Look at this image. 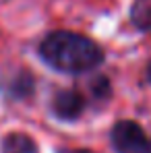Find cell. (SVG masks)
Returning a JSON list of instances; mask_svg holds the SVG:
<instances>
[{
	"label": "cell",
	"instance_id": "6da1fadb",
	"mask_svg": "<svg viewBox=\"0 0 151 153\" xmlns=\"http://www.w3.org/2000/svg\"><path fill=\"white\" fill-rule=\"evenodd\" d=\"M39 56L48 66L68 75L87 73L103 62V50L91 37L64 29L52 31L44 37Z\"/></svg>",
	"mask_w": 151,
	"mask_h": 153
},
{
	"label": "cell",
	"instance_id": "7a4b0ae2",
	"mask_svg": "<svg viewBox=\"0 0 151 153\" xmlns=\"http://www.w3.org/2000/svg\"><path fill=\"white\" fill-rule=\"evenodd\" d=\"M110 141L116 153H151V137L132 120H120L112 126Z\"/></svg>",
	"mask_w": 151,
	"mask_h": 153
},
{
	"label": "cell",
	"instance_id": "3957f363",
	"mask_svg": "<svg viewBox=\"0 0 151 153\" xmlns=\"http://www.w3.org/2000/svg\"><path fill=\"white\" fill-rule=\"evenodd\" d=\"M52 110L62 120H75L77 116H81V112L85 110V100L75 89H64V91H58L54 95Z\"/></svg>",
	"mask_w": 151,
	"mask_h": 153
},
{
	"label": "cell",
	"instance_id": "277c9868",
	"mask_svg": "<svg viewBox=\"0 0 151 153\" xmlns=\"http://www.w3.org/2000/svg\"><path fill=\"white\" fill-rule=\"evenodd\" d=\"M2 153H37V145L25 132H10L2 139Z\"/></svg>",
	"mask_w": 151,
	"mask_h": 153
},
{
	"label": "cell",
	"instance_id": "5b68a950",
	"mask_svg": "<svg viewBox=\"0 0 151 153\" xmlns=\"http://www.w3.org/2000/svg\"><path fill=\"white\" fill-rule=\"evenodd\" d=\"M147 81L151 83V62H149V66H147Z\"/></svg>",
	"mask_w": 151,
	"mask_h": 153
}]
</instances>
